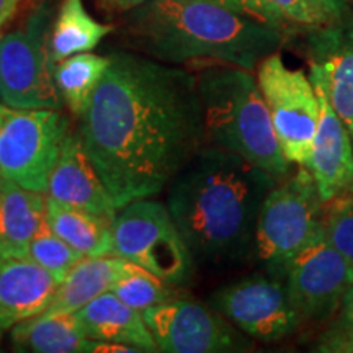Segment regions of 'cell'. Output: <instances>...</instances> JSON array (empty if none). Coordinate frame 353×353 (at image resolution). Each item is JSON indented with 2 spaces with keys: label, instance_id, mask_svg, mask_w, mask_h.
I'll list each match as a JSON object with an SVG mask.
<instances>
[{
  "label": "cell",
  "instance_id": "cell-1",
  "mask_svg": "<svg viewBox=\"0 0 353 353\" xmlns=\"http://www.w3.org/2000/svg\"><path fill=\"white\" fill-rule=\"evenodd\" d=\"M79 134L118 210L152 198L206 145L196 76L134 52H113Z\"/></svg>",
  "mask_w": 353,
  "mask_h": 353
},
{
  "label": "cell",
  "instance_id": "cell-2",
  "mask_svg": "<svg viewBox=\"0 0 353 353\" xmlns=\"http://www.w3.org/2000/svg\"><path fill=\"white\" fill-rule=\"evenodd\" d=\"M276 180L260 167L206 144L169 185L167 208L193 260L234 265L252 259L259 211Z\"/></svg>",
  "mask_w": 353,
  "mask_h": 353
},
{
  "label": "cell",
  "instance_id": "cell-3",
  "mask_svg": "<svg viewBox=\"0 0 353 353\" xmlns=\"http://www.w3.org/2000/svg\"><path fill=\"white\" fill-rule=\"evenodd\" d=\"M125 34L161 63L211 61L250 72L285 41L281 30L211 0H148L130 12Z\"/></svg>",
  "mask_w": 353,
  "mask_h": 353
},
{
  "label": "cell",
  "instance_id": "cell-4",
  "mask_svg": "<svg viewBox=\"0 0 353 353\" xmlns=\"http://www.w3.org/2000/svg\"><path fill=\"white\" fill-rule=\"evenodd\" d=\"M206 144L231 151L276 182L291 174L257 79L247 69L214 63L196 76Z\"/></svg>",
  "mask_w": 353,
  "mask_h": 353
},
{
  "label": "cell",
  "instance_id": "cell-5",
  "mask_svg": "<svg viewBox=\"0 0 353 353\" xmlns=\"http://www.w3.org/2000/svg\"><path fill=\"white\" fill-rule=\"evenodd\" d=\"M324 206L306 167L276 182L255 226L252 259L263 273L285 281L293 260L324 232Z\"/></svg>",
  "mask_w": 353,
  "mask_h": 353
},
{
  "label": "cell",
  "instance_id": "cell-6",
  "mask_svg": "<svg viewBox=\"0 0 353 353\" xmlns=\"http://www.w3.org/2000/svg\"><path fill=\"white\" fill-rule=\"evenodd\" d=\"M113 255L130 260L172 286L192 281L195 260L164 203H128L112 224Z\"/></svg>",
  "mask_w": 353,
  "mask_h": 353
},
{
  "label": "cell",
  "instance_id": "cell-7",
  "mask_svg": "<svg viewBox=\"0 0 353 353\" xmlns=\"http://www.w3.org/2000/svg\"><path fill=\"white\" fill-rule=\"evenodd\" d=\"M262 92L281 152L291 165L307 167L319 125V97L301 69H291L280 52H272L257 65Z\"/></svg>",
  "mask_w": 353,
  "mask_h": 353
},
{
  "label": "cell",
  "instance_id": "cell-8",
  "mask_svg": "<svg viewBox=\"0 0 353 353\" xmlns=\"http://www.w3.org/2000/svg\"><path fill=\"white\" fill-rule=\"evenodd\" d=\"M48 12L38 8L25 28L0 38V101L15 110H59L50 54Z\"/></svg>",
  "mask_w": 353,
  "mask_h": 353
},
{
  "label": "cell",
  "instance_id": "cell-9",
  "mask_svg": "<svg viewBox=\"0 0 353 353\" xmlns=\"http://www.w3.org/2000/svg\"><path fill=\"white\" fill-rule=\"evenodd\" d=\"M68 132V118L59 110L7 107L0 120V176L46 193Z\"/></svg>",
  "mask_w": 353,
  "mask_h": 353
},
{
  "label": "cell",
  "instance_id": "cell-10",
  "mask_svg": "<svg viewBox=\"0 0 353 353\" xmlns=\"http://www.w3.org/2000/svg\"><path fill=\"white\" fill-rule=\"evenodd\" d=\"M159 352L165 353H241L254 341L241 332L210 304L175 296L143 311Z\"/></svg>",
  "mask_w": 353,
  "mask_h": 353
},
{
  "label": "cell",
  "instance_id": "cell-11",
  "mask_svg": "<svg viewBox=\"0 0 353 353\" xmlns=\"http://www.w3.org/2000/svg\"><path fill=\"white\" fill-rule=\"evenodd\" d=\"M208 304L252 341L280 342L301 324L291 306L285 281L267 273H250L219 286Z\"/></svg>",
  "mask_w": 353,
  "mask_h": 353
},
{
  "label": "cell",
  "instance_id": "cell-12",
  "mask_svg": "<svg viewBox=\"0 0 353 353\" xmlns=\"http://www.w3.org/2000/svg\"><path fill=\"white\" fill-rule=\"evenodd\" d=\"M353 283V263L330 244L325 231L291 263L285 278L290 303L301 322L329 319Z\"/></svg>",
  "mask_w": 353,
  "mask_h": 353
},
{
  "label": "cell",
  "instance_id": "cell-13",
  "mask_svg": "<svg viewBox=\"0 0 353 353\" xmlns=\"http://www.w3.org/2000/svg\"><path fill=\"white\" fill-rule=\"evenodd\" d=\"M304 52L309 74L324 83L335 113L353 139V12L306 32Z\"/></svg>",
  "mask_w": 353,
  "mask_h": 353
},
{
  "label": "cell",
  "instance_id": "cell-14",
  "mask_svg": "<svg viewBox=\"0 0 353 353\" xmlns=\"http://www.w3.org/2000/svg\"><path fill=\"white\" fill-rule=\"evenodd\" d=\"M319 97V125L306 169L314 179L317 192L324 205L334 198L353 193V139L345 123L330 103L324 83L311 76Z\"/></svg>",
  "mask_w": 353,
  "mask_h": 353
},
{
  "label": "cell",
  "instance_id": "cell-15",
  "mask_svg": "<svg viewBox=\"0 0 353 353\" xmlns=\"http://www.w3.org/2000/svg\"><path fill=\"white\" fill-rule=\"evenodd\" d=\"M48 196L63 205L114 221L118 206L83 148L79 131H69L50 175Z\"/></svg>",
  "mask_w": 353,
  "mask_h": 353
},
{
  "label": "cell",
  "instance_id": "cell-16",
  "mask_svg": "<svg viewBox=\"0 0 353 353\" xmlns=\"http://www.w3.org/2000/svg\"><path fill=\"white\" fill-rule=\"evenodd\" d=\"M56 288V278L30 257H0V337L41 314Z\"/></svg>",
  "mask_w": 353,
  "mask_h": 353
},
{
  "label": "cell",
  "instance_id": "cell-17",
  "mask_svg": "<svg viewBox=\"0 0 353 353\" xmlns=\"http://www.w3.org/2000/svg\"><path fill=\"white\" fill-rule=\"evenodd\" d=\"M74 316L83 334L92 341L120 343L138 352H159L143 312L128 306L112 291L100 294L74 312Z\"/></svg>",
  "mask_w": 353,
  "mask_h": 353
},
{
  "label": "cell",
  "instance_id": "cell-18",
  "mask_svg": "<svg viewBox=\"0 0 353 353\" xmlns=\"http://www.w3.org/2000/svg\"><path fill=\"white\" fill-rule=\"evenodd\" d=\"M46 228V196L0 176V257H26Z\"/></svg>",
  "mask_w": 353,
  "mask_h": 353
},
{
  "label": "cell",
  "instance_id": "cell-19",
  "mask_svg": "<svg viewBox=\"0 0 353 353\" xmlns=\"http://www.w3.org/2000/svg\"><path fill=\"white\" fill-rule=\"evenodd\" d=\"M130 260L118 255L82 257L70 268L52 294L46 314H74L85 304L107 293L130 267Z\"/></svg>",
  "mask_w": 353,
  "mask_h": 353
},
{
  "label": "cell",
  "instance_id": "cell-20",
  "mask_svg": "<svg viewBox=\"0 0 353 353\" xmlns=\"http://www.w3.org/2000/svg\"><path fill=\"white\" fill-rule=\"evenodd\" d=\"M17 352L88 353L97 352L99 341L88 339L74 314H41L21 321L10 330Z\"/></svg>",
  "mask_w": 353,
  "mask_h": 353
},
{
  "label": "cell",
  "instance_id": "cell-21",
  "mask_svg": "<svg viewBox=\"0 0 353 353\" xmlns=\"http://www.w3.org/2000/svg\"><path fill=\"white\" fill-rule=\"evenodd\" d=\"M112 221L46 196V226L83 257L113 254Z\"/></svg>",
  "mask_w": 353,
  "mask_h": 353
},
{
  "label": "cell",
  "instance_id": "cell-22",
  "mask_svg": "<svg viewBox=\"0 0 353 353\" xmlns=\"http://www.w3.org/2000/svg\"><path fill=\"white\" fill-rule=\"evenodd\" d=\"M350 10L347 0H245V13L263 23L286 30L319 28Z\"/></svg>",
  "mask_w": 353,
  "mask_h": 353
},
{
  "label": "cell",
  "instance_id": "cell-23",
  "mask_svg": "<svg viewBox=\"0 0 353 353\" xmlns=\"http://www.w3.org/2000/svg\"><path fill=\"white\" fill-rule=\"evenodd\" d=\"M112 32V25H103L90 17L82 0H63L50 34L52 63L56 64L79 52L92 51Z\"/></svg>",
  "mask_w": 353,
  "mask_h": 353
},
{
  "label": "cell",
  "instance_id": "cell-24",
  "mask_svg": "<svg viewBox=\"0 0 353 353\" xmlns=\"http://www.w3.org/2000/svg\"><path fill=\"white\" fill-rule=\"evenodd\" d=\"M108 64L110 56L103 57L92 51L64 57L54 64L57 94L74 117L81 118L85 112Z\"/></svg>",
  "mask_w": 353,
  "mask_h": 353
},
{
  "label": "cell",
  "instance_id": "cell-25",
  "mask_svg": "<svg viewBox=\"0 0 353 353\" xmlns=\"http://www.w3.org/2000/svg\"><path fill=\"white\" fill-rule=\"evenodd\" d=\"M174 288L175 286L165 283L154 273L130 263L128 270L114 281L110 291L128 306L143 312L145 309L175 298Z\"/></svg>",
  "mask_w": 353,
  "mask_h": 353
},
{
  "label": "cell",
  "instance_id": "cell-26",
  "mask_svg": "<svg viewBox=\"0 0 353 353\" xmlns=\"http://www.w3.org/2000/svg\"><path fill=\"white\" fill-rule=\"evenodd\" d=\"M37 262L39 267L50 272L56 278L57 283L64 280V276L70 272V268L81 260L83 255L79 250L69 245L64 239L56 236L50 228H44L41 232L32 241L28 249V255Z\"/></svg>",
  "mask_w": 353,
  "mask_h": 353
},
{
  "label": "cell",
  "instance_id": "cell-27",
  "mask_svg": "<svg viewBox=\"0 0 353 353\" xmlns=\"http://www.w3.org/2000/svg\"><path fill=\"white\" fill-rule=\"evenodd\" d=\"M324 231L330 244L353 263V193L327 203Z\"/></svg>",
  "mask_w": 353,
  "mask_h": 353
},
{
  "label": "cell",
  "instance_id": "cell-28",
  "mask_svg": "<svg viewBox=\"0 0 353 353\" xmlns=\"http://www.w3.org/2000/svg\"><path fill=\"white\" fill-rule=\"evenodd\" d=\"M314 350L321 353H353V330L330 325L319 337Z\"/></svg>",
  "mask_w": 353,
  "mask_h": 353
},
{
  "label": "cell",
  "instance_id": "cell-29",
  "mask_svg": "<svg viewBox=\"0 0 353 353\" xmlns=\"http://www.w3.org/2000/svg\"><path fill=\"white\" fill-rule=\"evenodd\" d=\"M332 325H337L341 329L353 330V283L343 296L341 309L337 311V321Z\"/></svg>",
  "mask_w": 353,
  "mask_h": 353
},
{
  "label": "cell",
  "instance_id": "cell-30",
  "mask_svg": "<svg viewBox=\"0 0 353 353\" xmlns=\"http://www.w3.org/2000/svg\"><path fill=\"white\" fill-rule=\"evenodd\" d=\"M148 2V0H97L100 8L107 12L113 13H123V12H131L134 8Z\"/></svg>",
  "mask_w": 353,
  "mask_h": 353
},
{
  "label": "cell",
  "instance_id": "cell-31",
  "mask_svg": "<svg viewBox=\"0 0 353 353\" xmlns=\"http://www.w3.org/2000/svg\"><path fill=\"white\" fill-rule=\"evenodd\" d=\"M211 2L219 3V6H224L228 8H232V10L245 13V0H211Z\"/></svg>",
  "mask_w": 353,
  "mask_h": 353
},
{
  "label": "cell",
  "instance_id": "cell-32",
  "mask_svg": "<svg viewBox=\"0 0 353 353\" xmlns=\"http://www.w3.org/2000/svg\"><path fill=\"white\" fill-rule=\"evenodd\" d=\"M21 0H0V13L15 12Z\"/></svg>",
  "mask_w": 353,
  "mask_h": 353
},
{
  "label": "cell",
  "instance_id": "cell-33",
  "mask_svg": "<svg viewBox=\"0 0 353 353\" xmlns=\"http://www.w3.org/2000/svg\"><path fill=\"white\" fill-rule=\"evenodd\" d=\"M13 13H15V12H6V13H0V34H2L3 26H6L7 20L10 19V17L13 15Z\"/></svg>",
  "mask_w": 353,
  "mask_h": 353
},
{
  "label": "cell",
  "instance_id": "cell-34",
  "mask_svg": "<svg viewBox=\"0 0 353 353\" xmlns=\"http://www.w3.org/2000/svg\"><path fill=\"white\" fill-rule=\"evenodd\" d=\"M6 110H7V107L2 103V101H0V120H2V117H3V113H6Z\"/></svg>",
  "mask_w": 353,
  "mask_h": 353
}]
</instances>
